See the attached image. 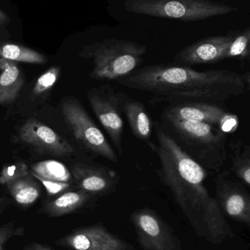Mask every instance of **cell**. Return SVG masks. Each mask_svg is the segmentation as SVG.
Masks as SVG:
<instances>
[{"mask_svg": "<svg viewBox=\"0 0 250 250\" xmlns=\"http://www.w3.org/2000/svg\"><path fill=\"white\" fill-rule=\"evenodd\" d=\"M157 145L148 146L158 156L160 176L200 236L220 244L233 236L217 200L206 188V172L177 142L156 126Z\"/></svg>", "mask_w": 250, "mask_h": 250, "instance_id": "6da1fadb", "label": "cell"}, {"mask_svg": "<svg viewBox=\"0 0 250 250\" xmlns=\"http://www.w3.org/2000/svg\"><path fill=\"white\" fill-rule=\"evenodd\" d=\"M129 89L153 94L151 104H175L200 98L233 95L242 86V78L223 70L198 71L185 66L156 64L144 66L117 80Z\"/></svg>", "mask_w": 250, "mask_h": 250, "instance_id": "7a4b0ae2", "label": "cell"}, {"mask_svg": "<svg viewBox=\"0 0 250 250\" xmlns=\"http://www.w3.org/2000/svg\"><path fill=\"white\" fill-rule=\"evenodd\" d=\"M146 53V45L111 38L84 45L79 56L92 62L91 79L117 81L137 70L144 63Z\"/></svg>", "mask_w": 250, "mask_h": 250, "instance_id": "3957f363", "label": "cell"}, {"mask_svg": "<svg viewBox=\"0 0 250 250\" xmlns=\"http://www.w3.org/2000/svg\"><path fill=\"white\" fill-rule=\"evenodd\" d=\"M126 11L183 22L204 20L236 10L230 5L205 0H128Z\"/></svg>", "mask_w": 250, "mask_h": 250, "instance_id": "277c9868", "label": "cell"}, {"mask_svg": "<svg viewBox=\"0 0 250 250\" xmlns=\"http://www.w3.org/2000/svg\"><path fill=\"white\" fill-rule=\"evenodd\" d=\"M61 110L66 124L81 146L105 159L118 162L114 148L79 99L73 95L64 97L62 100Z\"/></svg>", "mask_w": 250, "mask_h": 250, "instance_id": "5b68a950", "label": "cell"}, {"mask_svg": "<svg viewBox=\"0 0 250 250\" xmlns=\"http://www.w3.org/2000/svg\"><path fill=\"white\" fill-rule=\"evenodd\" d=\"M120 92L108 85L95 87L88 91V101L97 118L108 134L117 151L123 154L124 122L120 114Z\"/></svg>", "mask_w": 250, "mask_h": 250, "instance_id": "8992f818", "label": "cell"}, {"mask_svg": "<svg viewBox=\"0 0 250 250\" xmlns=\"http://www.w3.org/2000/svg\"><path fill=\"white\" fill-rule=\"evenodd\" d=\"M140 246L144 250H181L171 227L153 210L141 208L130 216Z\"/></svg>", "mask_w": 250, "mask_h": 250, "instance_id": "52a82bcc", "label": "cell"}, {"mask_svg": "<svg viewBox=\"0 0 250 250\" xmlns=\"http://www.w3.org/2000/svg\"><path fill=\"white\" fill-rule=\"evenodd\" d=\"M69 250H134L133 246L111 233L102 224L79 227L57 242Z\"/></svg>", "mask_w": 250, "mask_h": 250, "instance_id": "ba28073f", "label": "cell"}, {"mask_svg": "<svg viewBox=\"0 0 250 250\" xmlns=\"http://www.w3.org/2000/svg\"><path fill=\"white\" fill-rule=\"evenodd\" d=\"M18 140L36 152L57 157L73 155L75 149L65 139L36 119H29L20 128Z\"/></svg>", "mask_w": 250, "mask_h": 250, "instance_id": "9c48e42d", "label": "cell"}, {"mask_svg": "<svg viewBox=\"0 0 250 250\" xmlns=\"http://www.w3.org/2000/svg\"><path fill=\"white\" fill-rule=\"evenodd\" d=\"M236 35L213 36L200 40L182 48L174 56L177 63L185 64H208L226 59L229 47Z\"/></svg>", "mask_w": 250, "mask_h": 250, "instance_id": "30bf717a", "label": "cell"}, {"mask_svg": "<svg viewBox=\"0 0 250 250\" xmlns=\"http://www.w3.org/2000/svg\"><path fill=\"white\" fill-rule=\"evenodd\" d=\"M71 174L78 189L92 196L106 195L117 184L115 172L86 163L73 164Z\"/></svg>", "mask_w": 250, "mask_h": 250, "instance_id": "8fae6325", "label": "cell"}, {"mask_svg": "<svg viewBox=\"0 0 250 250\" xmlns=\"http://www.w3.org/2000/svg\"><path fill=\"white\" fill-rule=\"evenodd\" d=\"M217 195L220 208L229 217L250 227V195L246 190L236 183L218 179Z\"/></svg>", "mask_w": 250, "mask_h": 250, "instance_id": "7c38bea8", "label": "cell"}, {"mask_svg": "<svg viewBox=\"0 0 250 250\" xmlns=\"http://www.w3.org/2000/svg\"><path fill=\"white\" fill-rule=\"evenodd\" d=\"M163 113L164 115L173 116L208 124H221L225 122H233V117L218 107L204 103L186 102L170 105Z\"/></svg>", "mask_w": 250, "mask_h": 250, "instance_id": "4fadbf2b", "label": "cell"}, {"mask_svg": "<svg viewBox=\"0 0 250 250\" xmlns=\"http://www.w3.org/2000/svg\"><path fill=\"white\" fill-rule=\"evenodd\" d=\"M165 118L173 126L179 137L189 143L211 145L219 140L220 135L212 126L202 122L185 120L173 116L165 115Z\"/></svg>", "mask_w": 250, "mask_h": 250, "instance_id": "5bb4252c", "label": "cell"}, {"mask_svg": "<svg viewBox=\"0 0 250 250\" xmlns=\"http://www.w3.org/2000/svg\"><path fill=\"white\" fill-rule=\"evenodd\" d=\"M120 94L121 110L133 135L141 140L148 142L151 134V121L145 106L139 101Z\"/></svg>", "mask_w": 250, "mask_h": 250, "instance_id": "9a60e30c", "label": "cell"}, {"mask_svg": "<svg viewBox=\"0 0 250 250\" xmlns=\"http://www.w3.org/2000/svg\"><path fill=\"white\" fill-rule=\"evenodd\" d=\"M92 195L79 190H67L46 202L43 211L51 217H60L76 212L84 206Z\"/></svg>", "mask_w": 250, "mask_h": 250, "instance_id": "2e32d148", "label": "cell"}, {"mask_svg": "<svg viewBox=\"0 0 250 250\" xmlns=\"http://www.w3.org/2000/svg\"><path fill=\"white\" fill-rule=\"evenodd\" d=\"M0 104H11L19 96L23 85V77L17 62L0 58Z\"/></svg>", "mask_w": 250, "mask_h": 250, "instance_id": "e0dca14e", "label": "cell"}, {"mask_svg": "<svg viewBox=\"0 0 250 250\" xmlns=\"http://www.w3.org/2000/svg\"><path fill=\"white\" fill-rule=\"evenodd\" d=\"M6 186L12 198L21 206L32 205L41 196V186L32 173L11 182Z\"/></svg>", "mask_w": 250, "mask_h": 250, "instance_id": "ac0fdd59", "label": "cell"}, {"mask_svg": "<svg viewBox=\"0 0 250 250\" xmlns=\"http://www.w3.org/2000/svg\"><path fill=\"white\" fill-rule=\"evenodd\" d=\"M31 168V173L35 177L62 183H72L73 181L71 172L62 163L55 160L35 163Z\"/></svg>", "mask_w": 250, "mask_h": 250, "instance_id": "d6986e66", "label": "cell"}, {"mask_svg": "<svg viewBox=\"0 0 250 250\" xmlns=\"http://www.w3.org/2000/svg\"><path fill=\"white\" fill-rule=\"evenodd\" d=\"M0 57L14 62L45 64L48 59L31 48L16 44H7L0 46Z\"/></svg>", "mask_w": 250, "mask_h": 250, "instance_id": "ffe728a7", "label": "cell"}, {"mask_svg": "<svg viewBox=\"0 0 250 250\" xmlns=\"http://www.w3.org/2000/svg\"><path fill=\"white\" fill-rule=\"evenodd\" d=\"M62 73L61 67L54 66L49 68L39 76L32 90V95L35 97H45L49 94Z\"/></svg>", "mask_w": 250, "mask_h": 250, "instance_id": "44dd1931", "label": "cell"}, {"mask_svg": "<svg viewBox=\"0 0 250 250\" xmlns=\"http://www.w3.org/2000/svg\"><path fill=\"white\" fill-rule=\"evenodd\" d=\"M30 173L25 163L19 161L5 164L0 173V184L7 186L11 182L28 176Z\"/></svg>", "mask_w": 250, "mask_h": 250, "instance_id": "7402d4cb", "label": "cell"}, {"mask_svg": "<svg viewBox=\"0 0 250 250\" xmlns=\"http://www.w3.org/2000/svg\"><path fill=\"white\" fill-rule=\"evenodd\" d=\"M250 55V28L235 36L228 50L226 58L232 57H245Z\"/></svg>", "mask_w": 250, "mask_h": 250, "instance_id": "603a6c76", "label": "cell"}, {"mask_svg": "<svg viewBox=\"0 0 250 250\" xmlns=\"http://www.w3.org/2000/svg\"><path fill=\"white\" fill-rule=\"evenodd\" d=\"M24 227L17 226L15 223H8L0 227V250H4V245L13 238L24 234Z\"/></svg>", "mask_w": 250, "mask_h": 250, "instance_id": "cb8c5ba5", "label": "cell"}, {"mask_svg": "<svg viewBox=\"0 0 250 250\" xmlns=\"http://www.w3.org/2000/svg\"><path fill=\"white\" fill-rule=\"evenodd\" d=\"M233 170L245 183L250 186V154L238 159L235 161Z\"/></svg>", "mask_w": 250, "mask_h": 250, "instance_id": "d4e9b609", "label": "cell"}, {"mask_svg": "<svg viewBox=\"0 0 250 250\" xmlns=\"http://www.w3.org/2000/svg\"><path fill=\"white\" fill-rule=\"evenodd\" d=\"M35 178L42 183V186L46 190L47 193L51 196H57L63 192H66L72 184V183H62V182L45 180V179H41L39 177Z\"/></svg>", "mask_w": 250, "mask_h": 250, "instance_id": "484cf974", "label": "cell"}, {"mask_svg": "<svg viewBox=\"0 0 250 250\" xmlns=\"http://www.w3.org/2000/svg\"><path fill=\"white\" fill-rule=\"evenodd\" d=\"M24 250H55L49 247L45 246V245H42L38 242H33V243L29 244L27 245Z\"/></svg>", "mask_w": 250, "mask_h": 250, "instance_id": "4316f807", "label": "cell"}, {"mask_svg": "<svg viewBox=\"0 0 250 250\" xmlns=\"http://www.w3.org/2000/svg\"><path fill=\"white\" fill-rule=\"evenodd\" d=\"M9 201L4 196H0V215L5 210L6 207L8 205Z\"/></svg>", "mask_w": 250, "mask_h": 250, "instance_id": "83f0119b", "label": "cell"}, {"mask_svg": "<svg viewBox=\"0 0 250 250\" xmlns=\"http://www.w3.org/2000/svg\"><path fill=\"white\" fill-rule=\"evenodd\" d=\"M8 20V16L3 10L0 9V25L4 24Z\"/></svg>", "mask_w": 250, "mask_h": 250, "instance_id": "f1b7e54d", "label": "cell"}]
</instances>
